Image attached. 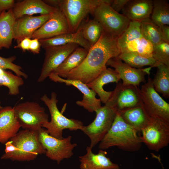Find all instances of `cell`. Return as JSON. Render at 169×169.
Returning a JSON list of instances; mask_svg holds the SVG:
<instances>
[{"label": "cell", "mask_w": 169, "mask_h": 169, "mask_svg": "<svg viewBox=\"0 0 169 169\" xmlns=\"http://www.w3.org/2000/svg\"><path fill=\"white\" fill-rule=\"evenodd\" d=\"M50 79L55 82L64 83L67 85H73L77 88L83 94L82 100L76 102L79 106L83 107L89 112H93L100 107L101 101L96 97L95 92L90 89L86 84L76 79H64L53 73L49 76Z\"/></svg>", "instance_id": "cell-16"}, {"label": "cell", "mask_w": 169, "mask_h": 169, "mask_svg": "<svg viewBox=\"0 0 169 169\" xmlns=\"http://www.w3.org/2000/svg\"><path fill=\"white\" fill-rule=\"evenodd\" d=\"M112 0H108L98 6L93 13L94 19L101 25L104 31L118 38L128 27L130 21L123 14L111 7Z\"/></svg>", "instance_id": "cell-7"}, {"label": "cell", "mask_w": 169, "mask_h": 169, "mask_svg": "<svg viewBox=\"0 0 169 169\" xmlns=\"http://www.w3.org/2000/svg\"><path fill=\"white\" fill-rule=\"evenodd\" d=\"M41 45L39 40L36 38L31 39L29 50L34 54L39 53Z\"/></svg>", "instance_id": "cell-38"}, {"label": "cell", "mask_w": 169, "mask_h": 169, "mask_svg": "<svg viewBox=\"0 0 169 169\" xmlns=\"http://www.w3.org/2000/svg\"><path fill=\"white\" fill-rule=\"evenodd\" d=\"M116 57L131 66L137 69H141L145 66L156 67L159 63L153 57H144L133 52L121 53Z\"/></svg>", "instance_id": "cell-29"}, {"label": "cell", "mask_w": 169, "mask_h": 169, "mask_svg": "<svg viewBox=\"0 0 169 169\" xmlns=\"http://www.w3.org/2000/svg\"><path fill=\"white\" fill-rule=\"evenodd\" d=\"M89 50L78 47L53 72L60 77L66 78L68 74L78 67L86 57Z\"/></svg>", "instance_id": "cell-25"}, {"label": "cell", "mask_w": 169, "mask_h": 169, "mask_svg": "<svg viewBox=\"0 0 169 169\" xmlns=\"http://www.w3.org/2000/svg\"><path fill=\"white\" fill-rule=\"evenodd\" d=\"M1 13H0V14Z\"/></svg>", "instance_id": "cell-42"}, {"label": "cell", "mask_w": 169, "mask_h": 169, "mask_svg": "<svg viewBox=\"0 0 169 169\" xmlns=\"http://www.w3.org/2000/svg\"><path fill=\"white\" fill-rule=\"evenodd\" d=\"M152 57L158 63L169 66V43L162 41L154 45Z\"/></svg>", "instance_id": "cell-34"}, {"label": "cell", "mask_w": 169, "mask_h": 169, "mask_svg": "<svg viewBox=\"0 0 169 169\" xmlns=\"http://www.w3.org/2000/svg\"><path fill=\"white\" fill-rule=\"evenodd\" d=\"M70 32L66 18L58 8L52 13L50 18L34 32L31 38L44 39Z\"/></svg>", "instance_id": "cell-15"}, {"label": "cell", "mask_w": 169, "mask_h": 169, "mask_svg": "<svg viewBox=\"0 0 169 169\" xmlns=\"http://www.w3.org/2000/svg\"><path fill=\"white\" fill-rule=\"evenodd\" d=\"M3 107H2L1 105V102L0 101V109H1Z\"/></svg>", "instance_id": "cell-41"}, {"label": "cell", "mask_w": 169, "mask_h": 169, "mask_svg": "<svg viewBox=\"0 0 169 169\" xmlns=\"http://www.w3.org/2000/svg\"><path fill=\"white\" fill-rule=\"evenodd\" d=\"M39 40L41 46L44 49L47 47L71 43L77 44L80 47L88 50L92 47L84 38L81 26L75 32H70L50 38Z\"/></svg>", "instance_id": "cell-23"}, {"label": "cell", "mask_w": 169, "mask_h": 169, "mask_svg": "<svg viewBox=\"0 0 169 169\" xmlns=\"http://www.w3.org/2000/svg\"><path fill=\"white\" fill-rule=\"evenodd\" d=\"M23 84V80L21 77L15 75L12 72L0 68V86L7 87L9 95L18 94L19 88Z\"/></svg>", "instance_id": "cell-32"}, {"label": "cell", "mask_w": 169, "mask_h": 169, "mask_svg": "<svg viewBox=\"0 0 169 169\" xmlns=\"http://www.w3.org/2000/svg\"><path fill=\"white\" fill-rule=\"evenodd\" d=\"M56 8L63 13L71 32H76L82 21L100 4L108 0H57Z\"/></svg>", "instance_id": "cell-5"}, {"label": "cell", "mask_w": 169, "mask_h": 169, "mask_svg": "<svg viewBox=\"0 0 169 169\" xmlns=\"http://www.w3.org/2000/svg\"><path fill=\"white\" fill-rule=\"evenodd\" d=\"M139 89L137 86L118 82L107 102L118 112L140 106L141 101Z\"/></svg>", "instance_id": "cell-13"}, {"label": "cell", "mask_w": 169, "mask_h": 169, "mask_svg": "<svg viewBox=\"0 0 169 169\" xmlns=\"http://www.w3.org/2000/svg\"><path fill=\"white\" fill-rule=\"evenodd\" d=\"M21 126L10 106L0 109V143L5 144L18 132Z\"/></svg>", "instance_id": "cell-20"}, {"label": "cell", "mask_w": 169, "mask_h": 169, "mask_svg": "<svg viewBox=\"0 0 169 169\" xmlns=\"http://www.w3.org/2000/svg\"><path fill=\"white\" fill-rule=\"evenodd\" d=\"M79 46L77 44L71 43L44 49L45 58L37 82L44 81Z\"/></svg>", "instance_id": "cell-12"}, {"label": "cell", "mask_w": 169, "mask_h": 169, "mask_svg": "<svg viewBox=\"0 0 169 169\" xmlns=\"http://www.w3.org/2000/svg\"><path fill=\"white\" fill-rule=\"evenodd\" d=\"M120 80L119 75L114 69L106 68L95 78L86 84L99 95L101 102L105 104L110 98L112 91H106L103 87L110 83H117Z\"/></svg>", "instance_id": "cell-21"}, {"label": "cell", "mask_w": 169, "mask_h": 169, "mask_svg": "<svg viewBox=\"0 0 169 169\" xmlns=\"http://www.w3.org/2000/svg\"><path fill=\"white\" fill-rule=\"evenodd\" d=\"M5 144V153L1 157L2 159L28 161L46 152L39 141L38 131H20Z\"/></svg>", "instance_id": "cell-2"}, {"label": "cell", "mask_w": 169, "mask_h": 169, "mask_svg": "<svg viewBox=\"0 0 169 169\" xmlns=\"http://www.w3.org/2000/svg\"><path fill=\"white\" fill-rule=\"evenodd\" d=\"M140 23L141 33L144 38L153 45L163 41L160 27L152 22L150 18Z\"/></svg>", "instance_id": "cell-30"}, {"label": "cell", "mask_w": 169, "mask_h": 169, "mask_svg": "<svg viewBox=\"0 0 169 169\" xmlns=\"http://www.w3.org/2000/svg\"><path fill=\"white\" fill-rule=\"evenodd\" d=\"M51 14L25 16L16 19L13 28V39L18 44L25 38H31L34 32L50 18Z\"/></svg>", "instance_id": "cell-17"}, {"label": "cell", "mask_w": 169, "mask_h": 169, "mask_svg": "<svg viewBox=\"0 0 169 169\" xmlns=\"http://www.w3.org/2000/svg\"><path fill=\"white\" fill-rule=\"evenodd\" d=\"M40 99L47 106L50 114L51 120L44 123L42 126V127L46 128L50 135L62 139L64 138L63 132L64 129H68L71 131L81 130L84 125L81 121L69 119L59 110L57 106L58 100L55 92L51 93L50 98L44 94Z\"/></svg>", "instance_id": "cell-4"}, {"label": "cell", "mask_w": 169, "mask_h": 169, "mask_svg": "<svg viewBox=\"0 0 169 169\" xmlns=\"http://www.w3.org/2000/svg\"><path fill=\"white\" fill-rule=\"evenodd\" d=\"M16 58L15 56L8 58H5L0 56V68L4 70L10 69L13 71L17 76L23 77L27 79L28 76L21 70L22 67L13 63Z\"/></svg>", "instance_id": "cell-35"}, {"label": "cell", "mask_w": 169, "mask_h": 169, "mask_svg": "<svg viewBox=\"0 0 169 169\" xmlns=\"http://www.w3.org/2000/svg\"><path fill=\"white\" fill-rule=\"evenodd\" d=\"M106 66L113 67L119 75L122 83L126 85H130L138 87L141 83H146L145 76L149 75L151 66L144 69L133 68L123 62L117 58L110 59L107 62Z\"/></svg>", "instance_id": "cell-14"}, {"label": "cell", "mask_w": 169, "mask_h": 169, "mask_svg": "<svg viewBox=\"0 0 169 169\" xmlns=\"http://www.w3.org/2000/svg\"><path fill=\"white\" fill-rule=\"evenodd\" d=\"M16 20L12 9L0 14V50L9 49L13 39V28Z\"/></svg>", "instance_id": "cell-24"}, {"label": "cell", "mask_w": 169, "mask_h": 169, "mask_svg": "<svg viewBox=\"0 0 169 169\" xmlns=\"http://www.w3.org/2000/svg\"><path fill=\"white\" fill-rule=\"evenodd\" d=\"M148 117L141 131L140 137L149 149L158 152L169 143V124Z\"/></svg>", "instance_id": "cell-11"}, {"label": "cell", "mask_w": 169, "mask_h": 169, "mask_svg": "<svg viewBox=\"0 0 169 169\" xmlns=\"http://www.w3.org/2000/svg\"><path fill=\"white\" fill-rule=\"evenodd\" d=\"M81 26L84 38L92 46L97 42L104 31L100 24L94 19Z\"/></svg>", "instance_id": "cell-31"}, {"label": "cell", "mask_w": 169, "mask_h": 169, "mask_svg": "<svg viewBox=\"0 0 169 169\" xmlns=\"http://www.w3.org/2000/svg\"><path fill=\"white\" fill-rule=\"evenodd\" d=\"M92 149L90 146H87L86 154L79 157L80 169H120L118 164L113 163L106 156L105 151L100 149L95 154Z\"/></svg>", "instance_id": "cell-18"}, {"label": "cell", "mask_w": 169, "mask_h": 169, "mask_svg": "<svg viewBox=\"0 0 169 169\" xmlns=\"http://www.w3.org/2000/svg\"><path fill=\"white\" fill-rule=\"evenodd\" d=\"M152 7V0H129L121 11L130 21L140 22L150 18Z\"/></svg>", "instance_id": "cell-22"}, {"label": "cell", "mask_w": 169, "mask_h": 169, "mask_svg": "<svg viewBox=\"0 0 169 169\" xmlns=\"http://www.w3.org/2000/svg\"><path fill=\"white\" fill-rule=\"evenodd\" d=\"M157 71L152 82L155 91L164 97H169V66L159 63L156 66Z\"/></svg>", "instance_id": "cell-27"}, {"label": "cell", "mask_w": 169, "mask_h": 169, "mask_svg": "<svg viewBox=\"0 0 169 169\" xmlns=\"http://www.w3.org/2000/svg\"><path fill=\"white\" fill-rule=\"evenodd\" d=\"M94 120L81 130L90 140V146L92 148L100 142L110 129L115 117L116 109L107 102L95 112Z\"/></svg>", "instance_id": "cell-8"}, {"label": "cell", "mask_w": 169, "mask_h": 169, "mask_svg": "<svg viewBox=\"0 0 169 169\" xmlns=\"http://www.w3.org/2000/svg\"><path fill=\"white\" fill-rule=\"evenodd\" d=\"M58 8L49 6L41 0H24L15 3L12 9L16 19L34 14L40 15L52 13Z\"/></svg>", "instance_id": "cell-19"}, {"label": "cell", "mask_w": 169, "mask_h": 169, "mask_svg": "<svg viewBox=\"0 0 169 169\" xmlns=\"http://www.w3.org/2000/svg\"><path fill=\"white\" fill-rule=\"evenodd\" d=\"M118 112L126 123L139 132H141L149 120L148 116L141 105V102L140 106Z\"/></svg>", "instance_id": "cell-26"}, {"label": "cell", "mask_w": 169, "mask_h": 169, "mask_svg": "<svg viewBox=\"0 0 169 169\" xmlns=\"http://www.w3.org/2000/svg\"><path fill=\"white\" fill-rule=\"evenodd\" d=\"M15 3L13 0H0V13L3 11L13 9Z\"/></svg>", "instance_id": "cell-37"}, {"label": "cell", "mask_w": 169, "mask_h": 169, "mask_svg": "<svg viewBox=\"0 0 169 169\" xmlns=\"http://www.w3.org/2000/svg\"><path fill=\"white\" fill-rule=\"evenodd\" d=\"M31 38H26L23 39L19 44L14 47L15 48H20L23 51L29 50L31 42Z\"/></svg>", "instance_id": "cell-39"}, {"label": "cell", "mask_w": 169, "mask_h": 169, "mask_svg": "<svg viewBox=\"0 0 169 169\" xmlns=\"http://www.w3.org/2000/svg\"><path fill=\"white\" fill-rule=\"evenodd\" d=\"M161 32L162 40L163 41L169 43V26L163 25L159 27Z\"/></svg>", "instance_id": "cell-40"}, {"label": "cell", "mask_w": 169, "mask_h": 169, "mask_svg": "<svg viewBox=\"0 0 169 169\" xmlns=\"http://www.w3.org/2000/svg\"><path fill=\"white\" fill-rule=\"evenodd\" d=\"M38 132L39 141L48 158L59 164L64 159L69 158L73 155V150L77 144L71 143V136L58 139L50 135L43 127Z\"/></svg>", "instance_id": "cell-10"}, {"label": "cell", "mask_w": 169, "mask_h": 169, "mask_svg": "<svg viewBox=\"0 0 169 169\" xmlns=\"http://www.w3.org/2000/svg\"><path fill=\"white\" fill-rule=\"evenodd\" d=\"M128 1L129 0H112L110 5L115 11L119 13L124 8Z\"/></svg>", "instance_id": "cell-36"}, {"label": "cell", "mask_w": 169, "mask_h": 169, "mask_svg": "<svg viewBox=\"0 0 169 169\" xmlns=\"http://www.w3.org/2000/svg\"><path fill=\"white\" fill-rule=\"evenodd\" d=\"M151 20L159 27L169 25V3L166 0H153Z\"/></svg>", "instance_id": "cell-28"}, {"label": "cell", "mask_w": 169, "mask_h": 169, "mask_svg": "<svg viewBox=\"0 0 169 169\" xmlns=\"http://www.w3.org/2000/svg\"><path fill=\"white\" fill-rule=\"evenodd\" d=\"M117 38L104 31L83 62L68 74L66 79L79 80L86 84L92 81L107 68L106 64L110 59L120 53Z\"/></svg>", "instance_id": "cell-1"}, {"label": "cell", "mask_w": 169, "mask_h": 169, "mask_svg": "<svg viewBox=\"0 0 169 169\" xmlns=\"http://www.w3.org/2000/svg\"><path fill=\"white\" fill-rule=\"evenodd\" d=\"M138 133L126 123L117 112L110 129L100 142L98 148L105 150L116 146L125 151H138L143 143Z\"/></svg>", "instance_id": "cell-3"}, {"label": "cell", "mask_w": 169, "mask_h": 169, "mask_svg": "<svg viewBox=\"0 0 169 169\" xmlns=\"http://www.w3.org/2000/svg\"><path fill=\"white\" fill-rule=\"evenodd\" d=\"M13 108L16 119L24 129L38 131L44 123L49 121L45 108L36 102H22Z\"/></svg>", "instance_id": "cell-9"}, {"label": "cell", "mask_w": 169, "mask_h": 169, "mask_svg": "<svg viewBox=\"0 0 169 169\" xmlns=\"http://www.w3.org/2000/svg\"><path fill=\"white\" fill-rule=\"evenodd\" d=\"M142 37L140 22L130 21L127 29L117 38V42L120 50L127 44Z\"/></svg>", "instance_id": "cell-33"}, {"label": "cell", "mask_w": 169, "mask_h": 169, "mask_svg": "<svg viewBox=\"0 0 169 169\" xmlns=\"http://www.w3.org/2000/svg\"><path fill=\"white\" fill-rule=\"evenodd\" d=\"M139 92L141 105L148 116L169 124V104L155 91L149 75Z\"/></svg>", "instance_id": "cell-6"}]
</instances>
